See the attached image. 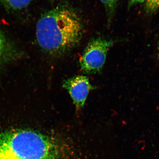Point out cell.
Returning <instances> with one entry per match:
<instances>
[{
  "label": "cell",
  "instance_id": "6da1fadb",
  "mask_svg": "<svg viewBox=\"0 0 159 159\" xmlns=\"http://www.w3.org/2000/svg\"><path fill=\"white\" fill-rule=\"evenodd\" d=\"M83 32L82 20L77 11L67 5H60L41 16L36 27V38L44 51L58 57L79 43Z\"/></svg>",
  "mask_w": 159,
  "mask_h": 159
},
{
  "label": "cell",
  "instance_id": "7a4b0ae2",
  "mask_svg": "<svg viewBox=\"0 0 159 159\" xmlns=\"http://www.w3.org/2000/svg\"><path fill=\"white\" fill-rule=\"evenodd\" d=\"M57 140L36 131L12 129L0 133V159H59Z\"/></svg>",
  "mask_w": 159,
  "mask_h": 159
},
{
  "label": "cell",
  "instance_id": "3957f363",
  "mask_svg": "<svg viewBox=\"0 0 159 159\" xmlns=\"http://www.w3.org/2000/svg\"><path fill=\"white\" fill-rule=\"evenodd\" d=\"M117 42L116 40L106 39L101 36L90 40L80 60L83 73L91 74L101 72L109 50Z\"/></svg>",
  "mask_w": 159,
  "mask_h": 159
},
{
  "label": "cell",
  "instance_id": "277c9868",
  "mask_svg": "<svg viewBox=\"0 0 159 159\" xmlns=\"http://www.w3.org/2000/svg\"><path fill=\"white\" fill-rule=\"evenodd\" d=\"M62 87L68 92L73 100L76 110L82 109L90 91L95 88L90 83L88 77L78 75L63 81Z\"/></svg>",
  "mask_w": 159,
  "mask_h": 159
},
{
  "label": "cell",
  "instance_id": "5b68a950",
  "mask_svg": "<svg viewBox=\"0 0 159 159\" xmlns=\"http://www.w3.org/2000/svg\"><path fill=\"white\" fill-rule=\"evenodd\" d=\"M31 0H0L6 7L14 10H20L28 6Z\"/></svg>",
  "mask_w": 159,
  "mask_h": 159
},
{
  "label": "cell",
  "instance_id": "8992f818",
  "mask_svg": "<svg viewBox=\"0 0 159 159\" xmlns=\"http://www.w3.org/2000/svg\"><path fill=\"white\" fill-rule=\"evenodd\" d=\"M105 7L107 20L110 24L114 17L119 0H99Z\"/></svg>",
  "mask_w": 159,
  "mask_h": 159
},
{
  "label": "cell",
  "instance_id": "52a82bcc",
  "mask_svg": "<svg viewBox=\"0 0 159 159\" xmlns=\"http://www.w3.org/2000/svg\"><path fill=\"white\" fill-rule=\"evenodd\" d=\"M145 10L147 14L152 15L159 9V0H145Z\"/></svg>",
  "mask_w": 159,
  "mask_h": 159
},
{
  "label": "cell",
  "instance_id": "ba28073f",
  "mask_svg": "<svg viewBox=\"0 0 159 159\" xmlns=\"http://www.w3.org/2000/svg\"><path fill=\"white\" fill-rule=\"evenodd\" d=\"M7 52V43L3 35L0 33V59L4 57Z\"/></svg>",
  "mask_w": 159,
  "mask_h": 159
},
{
  "label": "cell",
  "instance_id": "9c48e42d",
  "mask_svg": "<svg viewBox=\"0 0 159 159\" xmlns=\"http://www.w3.org/2000/svg\"><path fill=\"white\" fill-rule=\"evenodd\" d=\"M145 2V0H128V7L130 8L136 4L143 3Z\"/></svg>",
  "mask_w": 159,
  "mask_h": 159
},
{
  "label": "cell",
  "instance_id": "30bf717a",
  "mask_svg": "<svg viewBox=\"0 0 159 159\" xmlns=\"http://www.w3.org/2000/svg\"><path fill=\"white\" fill-rule=\"evenodd\" d=\"M157 50L158 57L159 58V38L157 41Z\"/></svg>",
  "mask_w": 159,
  "mask_h": 159
},
{
  "label": "cell",
  "instance_id": "8fae6325",
  "mask_svg": "<svg viewBox=\"0 0 159 159\" xmlns=\"http://www.w3.org/2000/svg\"><path fill=\"white\" fill-rule=\"evenodd\" d=\"M51 3H53L54 2V0H49Z\"/></svg>",
  "mask_w": 159,
  "mask_h": 159
}]
</instances>
